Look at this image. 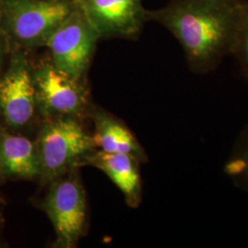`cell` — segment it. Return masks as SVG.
<instances>
[{
    "mask_svg": "<svg viewBox=\"0 0 248 248\" xmlns=\"http://www.w3.org/2000/svg\"><path fill=\"white\" fill-rule=\"evenodd\" d=\"M41 162V176L55 180L79 165L96 150L93 137L73 117L49 119L36 141Z\"/></svg>",
    "mask_w": 248,
    "mask_h": 248,
    "instance_id": "3",
    "label": "cell"
},
{
    "mask_svg": "<svg viewBox=\"0 0 248 248\" xmlns=\"http://www.w3.org/2000/svg\"><path fill=\"white\" fill-rule=\"evenodd\" d=\"M74 9L63 0H3L1 31L18 48L45 46Z\"/></svg>",
    "mask_w": 248,
    "mask_h": 248,
    "instance_id": "2",
    "label": "cell"
},
{
    "mask_svg": "<svg viewBox=\"0 0 248 248\" xmlns=\"http://www.w3.org/2000/svg\"><path fill=\"white\" fill-rule=\"evenodd\" d=\"M0 175H1V172H0Z\"/></svg>",
    "mask_w": 248,
    "mask_h": 248,
    "instance_id": "17",
    "label": "cell"
},
{
    "mask_svg": "<svg viewBox=\"0 0 248 248\" xmlns=\"http://www.w3.org/2000/svg\"><path fill=\"white\" fill-rule=\"evenodd\" d=\"M141 163L125 154L94 150L80 161L79 165H89L101 170L123 192L131 208H137L142 199ZM78 165V166H79Z\"/></svg>",
    "mask_w": 248,
    "mask_h": 248,
    "instance_id": "9",
    "label": "cell"
},
{
    "mask_svg": "<svg viewBox=\"0 0 248 248\" xmlns=\"http://www.w3.org/2000/svg\"><path fill=\"white\" fill-rule=\"evenodd\" d=\"M38 111L33 73L25 54L13 53L0 78V119L13 131L25 128Z\"/></svg>",
    "mask_w": 248,
    "mask_h": 248,
    "instance_id": "6",
    "label": "cell"
},
{
    "mask_svg": "<svg viewBox=\"0 0 248 248\" xmlns=\"http://www.w3.org/2000/svg\"><path fill=\"white\" fill-rule=\"evenodd\" d=\"M75 1L99 38H136L148 20L142 0Z\"/></svg>",
    "mask_w": 248,
    "mask_h": 248,
    "instance_id": "8",
    "label": "cell"
},
{
    "mask_svg": "<svg viewBox=\"0 0 248 248\" xmlns=\"http://www.w3.org/2000/svg\"><path fill=\"white\" fill-rule=\"evenodd\" d=\"M95 132L92 135L96 148L107 153L129 155L140 163H146L148 156L133 133L121 122L104 112L94 117Z\"/></svg>",
    "mask_w": 248,
    "mask_h": 248,
    "instance_id": "11",
    "label": "cell"
},
{
    "mask_svg": "<svg viewBox=\"0 0 248 248\" xmlns=\"http://www.w3.org/2000/svg\"><path fill=\"white\" fill-rule=\"evenodd\" d=\"M243 16V0H173L147 18L166 27L197 75L216 70L232 54Z\"/></svg>",
    "mask_w": 248,
    "mask_h": 248,
    "instance_id": "1",
    "label": "cell"
},
{
    "mask_svg": "<svg viewBox=\"0 0 248 248\" xmlns=\"http://www.w3.org/2000/svg\"><path fill=\"white\" fill-rule=\"evenodd\" d=\"M231 55L236 59L242 77L248 82V0H243V16Z\"/></svg>",
    "mask_w": 248,
    "mask_h": 248,
    "instance_id": "13",
    "label": "cell"
},
{
    "mask_svg": "<svg viewBox=\"0 0 248 248\" xmlns=\"http://www.w3.org/2000/svg\"><path fill=\"white\" fill-rule=\"evenodd\" d=\"M222 170L233 186L248 194V124L237 135Z\"/></svg>",
    "mask_w": 248,
    "mask_h": 248,
    "instance_id": "12",
    "label": "cell"
},
{
    "mask_svg": "<svg viewBox=\"0 0 248 248\" xmlns=\"http://www.w3.org/2000/svg\"><path fill=\"white\" fill-rule=\"evenodd\" d=\"M38 111L47 120L57 117H76L88 105V91L81 78L45 62L33 72Z\"/></svg>",
    "mask_w": 248,
    "mask_h": 248,
    "instance_id": "5",
    "label": "cell"
},
{
    "mask_svg": "<svg viewBox=\"0 0 248 248\" xmlns=\"http://www.w3.org/2000/svg\"><path fill=\"white\" fill-rule=\"evenodd\" d=\"M0 172L10 178L33 179L41 176L36 142L0 130Z\"/></svg>",
    "mask_w": 248,
    "mask_h": 248,
    "instance_id": "10",
    "label": "cell"
},
{
    "mask_svg": "<svg viewBox=\"0 0 248 248\" xmlns=\"http://www.w3.org/2000/svg\"><path fill=\"white\" fill-rule=\"evenodd\" d=\"M1 129H2V128H1V126H0V130H1Z\"/></svg>",
    "mask_w": 248,
    "mask_h": 248,
    "instance_id": "16",
    "label": "cell"
},
{
    "mask_svg": "<svg viewBox=\"0 0 248 248\" xmlns=\"http://www.w3.org/2000/svg\"><path fill=\"white\" fill-rule=\"evenodd\" d=\"M4 37L3 33H0V78L2 76L1 71H2V65H3V61H4V55H5V42H4Z\"/></svg>",
    "mask_w": 248,
    "mask_h": 248,
    "instance_id": "14",
    "label": "cell"
},
{
    "mask_svg": "<svg viewBox=\"0 0 248 248\" xmlns=\"http://www.w3.org/2000/svg\"><path fill=\"white\" fill-rule=\"evenodd\" d=\"M99 38L78 8L63 20L46 46L52 53L53 64L77 78H82Z\"/></svg>",
    "mask_w": 248,
    "mask_h": 248,
    "instance_id": "7",
    "label": "cell"
},
{
    "mask_svg": "<svg viewBox=\"0 0 248 248\" xmlns=\"http://www.w3.org/2000/svg\"><path fill=\"white\" fill-rule=\"evenodd\" d=\"M2 6H3V0H0V16H1V11H2Z\"/></svg>",
    "mask_w": 248,
    "mask_h": 248,
    "instance_id": "15",
    "label": "cell"
},
{
    "mask_svg": "<svg viewBox=\"0 0 248 248\" xmlns=\"http://www.w3.org/2000/svg\"><path fill=\"white\" fill-rule=\"evenodd\" d=\"M43 209L56 233L55 247L75 248L85 233L87 222L86 194L78 176L72 174L53 180Z\"/></svg>",
    "mask_w": 248,
    "mask_h": 248,
    "instance_id": "4",
    "label": "cell"
}]
</instances>
